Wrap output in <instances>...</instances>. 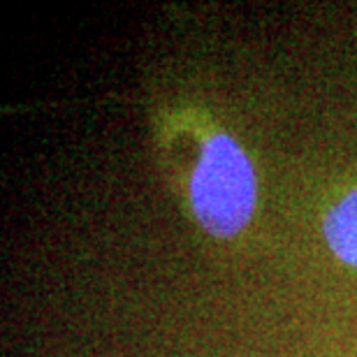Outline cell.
Returning a JSON list of instances; mask_svg holds the SVG:
<instances>
[{"mask_svg":"<svg viewBox=\"0 0 357 357\" xmlns=\"http://www.w3.org/2000/svg\"><path fill=\"white\" fill-rule=\"evenodd\" d=\"M255 192V169L244 149L230 135H211L190 181L192 209L204 230L234 237L253 216Z\"/></svg>","mask_w":357,"mask_h":357,"instance_id":"obj_1","label":"cell"},{"mask_svg":"<svg viewBox=\"0 0 357 357\" xmlns=\"http://www.w3.org/2000/svg\"><path fill=\"white\" fill-rule=\"evenodd\" d=\"M323 227L334 255L357 267V188L327 211Z\"/></svg>","mask_w":357,"mask_h":357,"instance_id":"obj_2","label":"cell"}]
</instances>
